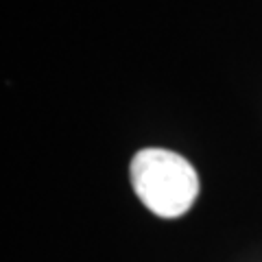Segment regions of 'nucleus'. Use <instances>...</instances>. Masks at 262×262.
<instances>
[{"label":"nucleus","instance_id":"1","mask_svg":"<svg viewBox=\"0 0 262 262\" xmlns=\"http://www.w3.org/2000/svg\"><path fill=\"white\" fill-rule=\"evenodd\" d=\"M138 199L153 214L177 219L192 208L199 194V177L192 164L166 149H142L129 166Z\"/></svg>","mask_w":262,"mask_h":262}]
</instances>
